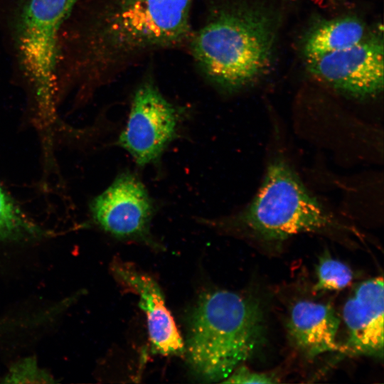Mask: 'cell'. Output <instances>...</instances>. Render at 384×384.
<instances>
[{
	"instance_id": "obj_1",
	"label": "cell",
	"mask_w": 384,
	"mask_h": 384,
	"mask_svg": "<svg viewBox=\"0 0 384 384\" xmlns=\"http://www.w3.org/2000/svg\"><path fill=\"white\" fill-rule=\"evenodd\" d=\"M193 0H80L58 37L55 90L85 99L151 55L186 48Z\"/></svg>"
},
{
	"instance_id": "obj_2",
	"label": "cell",
	"mask_w": 384,
	"mask_h": 384,
	"mask_svg": "<svg viewBox=\"0 0 384 384\" xmlns=\"http://www.w3.org/2000/svg\"><path fill=\"white\" fill-rule=\"evenodd\" d=\"M276 26L263 9L238 1H214L186 48L209 83L223 91H237L270 71Z\"/></svg>"
},
{
	"instance_id": "obj_3",
	"label": "cell",
	"mask_w": 384,
	"mask_h": 384,
	"mask_svg": "<svg viewBox=\"0 0 384 384\" xmlns=\"http://www.w3.org/2000/svg\"><path fill=\"white\" fill-rule=\"evenodd\" d=\"M264 338L257 303L230 291L208 292L201 296L191 316L184 353L198 378L223 381L253 355Z\"/></svg>"
},
{
	"instance_id": "obj_4",
	"label": "cell",
	"mask_w": 384,
	"mask_h": 384,
	"mask_svg": "<svg viewBox=\"0 0 384 384\" xmlns=\"http://www.w3.org/2000/svg\"><path fill=\"white\" fill-rule=\"evenodd\" d=\"M80 0H0V37L14 78L36 106L55 100L59 34Z\"/></svg>"
},
{
	"instance_id": "obj_5",
	"label": "cell",
	"mask_w": 384,
	"mask_h": 384,
	"mask_svg": "<svg viewBox=\"0 0 384 384\" xmlns=\"http://www.w3.org/2000/svg\"><path fill=\"white\" fill-rule=\"evenodd\" d=\"M235 220L265 241H282L302 233L343 228L282 158L270 162L257 193Z\"/></svg>"
},
{
	"instance_id": "obj_6",
	"label": "cell",
	"mask_w": 384,
	"mask_h": 384,
	"mask_svg": "<svg viewBox=\"0 0 384 384\" xmlns=\"http://www.w3.org/2000/svg\"><path fill=\"white\" fill-rule=\"evenodd\" d=\"M181 114L149 74L134 90L128 119L117 144L140 167L156 163L177 135Z\"/></svg>"
},
{
	"instance_id": "obj_7",
	"label": "cell",
	"mask_w": 384,
	"mask_h": 384,
	"mask_svg": "<svg viewBox=\"0 0 384 384\" xmlns=\"http://www.w3.org/2000/svg\"><path fill=\"white\" fill-rule=\"evenodd\" d=\"M382 34L367 36L349 48L307 59L311 74L334 89L356 98H368L383 88Z\"/></svg>"
},
{
	"instance_id": "obj_8",
	"label": "cell",
	"mask_w": 384,
	"mask_h": 384,
	"mask_svg": "<svg viewBox=\"0 0 384 384\" xmlns=\"http://www.w3.org/2000/svg\"><path fill=\"white\" fill-rule=\"evenodd\" d=\"M95 221L121 238H146L154 206L148 191L134 174L125 171L92 202Z\"/></svg>"
},
{
	"instance_id": "obj_9",
	"label": "cell",
	"mask_w": 384,
	"mask_h": 384,
	"mask_svg": "<svg viewBox=\"0 0 384 384\" xmlns=\"http://www.w3.org/2000/svg\"><path fill=\"white\" fill-rule=\"evenodd\" d=\"M112 271L117 282L139 296V304L146 316L152 351L183 356L184 343L157 282L127 262L116 261Z\"/></svg>"
},
{
	"instance_id": "obj_10",
	"label": "cell",
	"mask_w": 384,
	"mask_h": 384,
	"mask_svg": "<svg viewBox=\"0 0 384 384\" xmlns=\"http://www.w3.org/2000/svg\"><path fill=\"white\" fill-rule=\"evenodd\" d=\"M383 277L368 279L346 301L343 318L348 331L343 352L382 357L384 344Z\"/></svg>"
},
{
	"instance_id": "obj_11",
	"label": "cell",
	"mask_w": 384,
	"mask_h": 384,
	"mask_svg": "<svg viewBox=\"0 0 384 384\" xmlns=\"http://www.w3.org/2000/svg\"><path fill=\"white\" fill-rule=\"evenodd\" d=\"M340 319L329 304L301 300L292 306L287 324L295 346L306 356L341 351L336 341Z\"/></svg>"
},
{
	"instance_id": "obj_12",
	"label": "cell",
	"mask_w": 384,
	"mask_h": 384,
	"mask_svg": "<svg viewBox=\"0 0 384 384\" xmlns=\"http://www.w3.org/2000/svg\"><path fill=\"white\" fill-rule=\"evenodd\" d=\"M363 22L356 16H342L323 21L306 35L303 45L306 59L349 48L366 36Z\"/></svg>"
},
{
	"instance_id": "obj_13",
	"label": "cell",
	"mask_w": 384,
	"mask_h": 384,
	"mask_svg": "<svg viewBox=\"0 0 384 384\" xmlns=\"http://www.w3.org/2000/svg\"><path fill=\"white\" fill-rule=\"evenodd\" d=\"M317 282L314 292L339 290L348 286L353 272L348 265L325 253L316 268Z\"/></svg>"
},
{
	"instance_id": "obj_14",
	"label": "cell",
	"mask_w": 384,
	"mask_h": 384,
	"mask_svg": "<svg viewBox=\"0 0 384 384\" xmlns=\"http://www.w3.org/2000/svg\"><path fill=\"white\" fill-rule=\"evenodd\" d=\"M32 230L21 211L0 187V238Z\"/></svg>"
},
{
	"instance_id": "obj_15",
	"label": "cell",
	"mask_w": 384,
	"mask_h": 384,
	"mask_svg": "<svg viewBox=\"0 0 384 384\" xmlns=\"http://www.w3.org/2000/svg\"><path fill=\"white\" fill-rule=\"evenodd\" d=\"M278 378L272 374L251 370L245 366L237 368L223 383H275Z\"/></svg>"
},
{
	"instance_id": "obj_16",
	"label": "cell",
	"mask_w": 384,
	"mask_h": 384,
	"mask_svg": "<svg viewBox=\"0 0 384 384\" xmlns=\"http://www.w3.org/2000/svg\"><path fill=\"white\" fill-rule=\"evenodd\" d=\"M44 378H47L31 361L19 363L7 377L9 382H21L22 379H29L30 381L35 379L36 381V378L42 380Z\"/></svg>"
}]
</instances>
